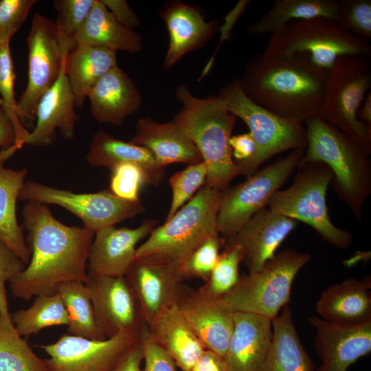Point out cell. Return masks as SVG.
I'll return each mask as SVG.
<instances>
[{
	"instance_id": "1",
	"label": "cell",
	"mask_w": 371,
	"mask_h": 371,
	"mask_svg": "<svg viewBox=\"0 0 371 371\" xmlns=\"http://www.w3.org/2000/svg\"><path fill=\"white\" fill-rule=\"evenodd\" d=\"M29 262L10 282L12 295L28 300L52 295L67 282L85 283L87 259L95 233L58 221L45 204L27 201L22 210Z\"/></svg>"
},
{
	"instance_id": "2",
	"label": "cell",
	"mask_w": 371,
	"mask_h": 371,
	"mask_svg": "<svg viewBox=\"0 0 371 371\" xmlns=\"http://www.w3.org/2000/svg\"><path fill=\"white\" fill-rule=\"evenodd\" d=\"M329 71L304 60L258 54L239 78L254 102L292 122L302 124L318 115Z\"/></svg>"
},
{
	"instance_id": "3",
	"label": "cell",
	"mask_w": 371,
	"mask_h": 371,
	"mask_svg": "<svg viewBox=\"0 0 371 371\" xmlns=\"http://www.w3.org/2000/svg\"><path fill=\"white\" fill-rule=\"evenodd\" d=\"M175 97L181 109L174 122L191 139L207 167L204 186L225 190L237 176L229 139L237 117L225 107L218 95L194 96L184 85H179Z\"/></svg>"
},
{
	"instance_id": "4",
	"label": "cell",
	"mask_w": 371,
	"mask_h": 371,
	"mask_svg": "<svg viewBox=\"0 0 371 371\" xmlns=\"http://www.w3.org/2000/svg\"><path fill=\"white\" fill-rule=\"evenodd\" d=\"M306 148L300 163L321 162L331 170L338 197L361 223L365 202L371 194L369 154L346 133L318 115L306 122Z\"/></svg>"
},
{
	"instance_id": "5",
	"label": "cell",
	"mask_w": 371,
	"mask_h": 371,
	"mask_svg": "<svg viewBox=\"0 0 371 371\" xmlns=\"http://www.w3.org/2000/svg\"><path fill=\"white\" fill-rule=\"evenodd\" d=\"M262 54L298 58L329 71L340 57L371 56V45L335 21L315 17L291 21L271 34Z\"/></svg>"
},
{
	"instance_id": "6",
	"label": "cell",
	"mask_w": 371,
	"mask_h": 371,
	"mask_svg": "<svg viewBox=\"0 0 371 371\" xmlns=\"http://www.w3.org/2000/svg\"><path fill=\"white\" fill-rule=\"evenodd\" d=\"M218 95L229 111L248 126L255 142L252 157L244 161L235 162L238 175L248 178L274 155L287 150L306 149L305 128L251 101L244 93L239 78L223 86Z\"/></svg>"
},
{
	"instance_id": "7",
	"label": "cell",
	"mask_w": 371,
	"mask_h": 371,
	"mask_svg": "<svg viewBox=\"0 0 371 371\" xmlns=\"http://www.w3.org/2000/svg\"><path fill=\"white\" fill-rule=\"evenodd\" d=\"M223 191L203 186L168 221L137 247L135 258L157 255L180 264L201 243L219 234L217 216Z\"/></svg>"
},
{
	"instance_id": "8",
	"label": "cell",
	"mask_w": 371,
	"mask_h": 371,
	"mask_svg": "<svg viewBox=\"0 0 371 371\" xmlns=\"http://www.w3.org/2000/svg\"><path fill=\"white\" fill-rule=\"evenodd\" d=\"M291 186L276 191L267 207L274 213L300 221L311 226L322 239L346 249L353 240L352 234L335 226L326 205V192L333 175L321 162L300 163Z\"/></svg>"
},
{
	"instance_id": "9",
	"label": "cell",
	"mask_w": 371,
	"mask_h": 371,
	"mask_svg": "<svg viewBox=\"0 0 371 371\" xmlns=\"http://www.w3.org/2000/svg\"><path fill=\"white\" fill-rule=\"evenodd\" d=\"M311 260L309 254L283 250L259 271L240 276L236 285L221 300L232 312L252 313L272 320L288 305L294 279Z\"/></svg>"
},
{
	"instance_id": "10",
	"label": "cell",
	"mask_w": 371,
	"mask_h": 371,
	"mask_svg": "<svg viewBox=\"0 0 371 371\" xmlns=\"http://www.w3.org/2000/svg\"><path fill=\"white\" fill-rule=\"evenodd\" d=\"M371 56L340 57L329 71L324 100L318 115L371 153V126L357 117L371 87Z\"/></svg>"
},
{
	"instance_id": "11",
	"label": "cell",
	"mask_w": 371,
	"mask_h": 371,
	"mask_svg": "<svg viewBox=\"0 0 371 371\" xmlns=\"http://www.w3.org/2000/svg\"><path fill=\"white\" fill-rule=\"evenodd\" d=\"M303 149L257 170L240 183L223 191L217 216L218 232L224 239L236 233L256 212L267 206L273 194L280 190L298 168Z\"/></svg>"
},
{
	"instance_id": "12",
	"label": "cell",
	"mask_w": 371,
	"mask_h": 371,
	"mask_svg": "<svg viewBox=\"0 0 371 371\" xmlns=\"http://www.w3.org/2000/svg\"><path fill=\"white\" fill-rule=\"evenodd\" d=\"M19 199L59 205L78 216L83 227L93 232L131 218L144 212L141 201L131 202L109 190L94 193H75L34 181H25Z\"/></svg>"
},
{
	"instance_id": "13",
	"label": "cell",
	"mask_w": 371,
	"mask_h": 371,
	"mask_svg": "<svg viewBox=\"0 0 371 371\" xmlns=\"http://www.w3.org/2000/svg\"><path fill=\"white\" fill-rule=\"evenodd\" d=\"M27 42V82L17 102V115L23 126L35 120L40 98L57 80L69 53L60 45L54 21L38 13L33 16Z\"/></svg>"
},
{
	"instance_id": "14",
	"label": "cell",
	"mask_w": 371,
	"mask_h": 371,
	"mask_svg": "<svg viewBox=\"0 0 371 371\" xmlns=\"http://www.w3.org/2000/svg\"><path fill=\"white\" fill-rule=\"evenodd\" d=\"M140 333L123 332L104 340L65 334L55 343L41 346L49 371H110L139 341Z\"/></svg>"
},
{
	"instance_id": "15",
	"label": "cell",
	"mask_w": 371,
	"mask_h": 371,
	"mask_svg": "<svg viewBox=\"0 0 371 371\" xmlns=\"http://www.w3.org/2000/svg\"><path fill=\"white\" fill-rule=\"evenodd\" d=\"M125 277L147 326L164 311L177 304L186 288L180 265L157 255L135 258Z\"/></svg>"
},
{
	"instance_id": "16",
	"label": "cell",
	"mask_w": 371,
	"mask_h": 371,
	"mask_svg": "<svg viewBox=\"0 0 371 371\" xmlns=\"http://www.w3.org/2000/svg\"><path fill=\"white\" fill-rule=\"evenodd\" d=\"M97 322L106 338L146 327L135 293L125 276L88 275L85 282Z\"/></svg>"
},
{
	"instance_id": "17",
	"label": "cell",
	"mask_w": 371,
	"mask_h": 371,
	"mask_svg": "<svg viewBox=\"0 0 371 371\" xmlns=\"http://www.w3.org/2000/svg\"><path fill=\"white\" fill-rule=\"evenodd\" d=\"M315 328V351L322 365L314 371H347L359 358L371 352V322L344 326L319 317L308 319Z\"/></svg>"
},
{
	"instance_id": "18",
	"label": "cell",
	"mask_w": 371,
	"mask_h": 371,
	"mask_svg": "<svg viewBox=\"0 0 371 371\" xmlns=\"http://www.w3.org/2000/svg\"><path fill=\"white\" fill-rule=\"evenodd\" d=\"M295 220L276 214L267 207L256 212L224 245L238 246L249 273L259 271L295 229Z\"/></svg>"
},
{
	"instance_id": "19",
	"label": "cell",
	"mask_w": 371,
	"mask_h": 371,
	"mask_svg": "<svg viewBox=\"0 0 371 371\" xmlns=\"http://www.w3.org/2000/svg\"><path fill=\"white\" fill-rule=\"evenodd\" d=\"M177 306L205 348L223 357L233 330L234 312L221 297L186 286Z\"/></svg>"
},
{
	"instance_id": "20",
	"label": "cell",
	"mask_w": 371,
	"mask_h": 371,
	"mask_svg": "<svg viewBox=\"0 0 371 371\" xmlns=\"http://www.w3.org/2000/svg\"><path fill=\"white\" fill-rule=\"evenodd\" d=\"M156 223L148 219L135 228L113 225L95 232L88 255V275L125 276L135 258L138 243L150 234Z\"/></svg>"
},
{
	"instance_id": "21",
	"label": "cell",
	"mask_w": 371,
	"mask_h": 371,
	"mask_svg": "<svg viewBox=\"0 0 371 371\" xmlns=\"http://www.w3.org/2000/svg\"><path fill=\"white\" fill-rule=\"evenodd\" d=\"M65 59L57 80L36 105V124L29 132L25 144L49 146L55 142L57 131L67 139H73L76 135L79 117L75 111L74 97L65 74Z\"/></svg>"
},
{
	"instance_id": "22",
	"label": "cell",
	"mask_w": 371,
	"mask_h": 371,
	"mask_svg": "<svg viewBox=\"0 0 371 371\" xmlns=\"http://www.w3.org/2000/svg\"><path fill=\"white\" fill-rule=\"evenodd\" d=\"M234 326L223 356L228 371H260L269 352L272 320L243 312L233 313Z\"/></svg>"
},
{
	"instance_id": "23",
	"label": "cell",
	"mask_w": 371,
	"mask_h": 371,
	"mask_svg": "<svg viewBox=\"0 0 371 371\" xmlns=\"http://www.w3.org/2000/svg\"><path fill=\"white\" fill-rule=\"evenodd\" d=\"M161 15L169 35L164 62L166 70L185 54L203 47L220 28L218 20L206 21L198 9L181 1L168 4Z\"/></svg>"
},
{
	"instance_id": "24",
	"label": "cell",
	"mask_w": 371,
	"mask_h": 371,
	"mask_svg": "<svg viewBox=\"0 0 371 371\" xmlns=\"http://www.w3.org/2000/svg\"><path fill=\"white\" fill-rule=\"evenodd\" d=\"M87 98L93 119L113 125L122 124L127 117L139 109L142 102L134 82L118 65L98 80Z\"/></svg>"
},
{
	"instance_id": "25",
	"label": "cell",
	"mask_w": 371,
	"mask_h": 371,
	"mask_svg": "<svg viewBox=\"0 0 371 371\" xmlns=\"http://www.w3.org/2000/svg\"><path fill=\"white\" fill-rule=\"evenodd\" d=\"M130 142L148 150L162 168L175 163L190 165L203 161L196 146L172 121L159 122L148 116L140 118Z\"/></svg>"
},
{
	"instance_id": "26",
	"label": "cell",
	"mask_w": 371,
	"mask_h": 371,
	"mask_svg": "<svg viewBox=\"0 0 371 371\" xmlns=\"http://www.w3.org/2000/svg\"><path fill=\"white\" fill-rule=\"evenodd\" d=\"M371 278H350L325 289L315 311L321 319L336 324L353 326L371 322Z\"/></svg>"
},
{
	"instance_id": "27",
	"label": "cell",
	"mask_w": 371,
	"mask_h": 371,
	"mask_svg": "<svg viewBox=\"0 0 371 371\" xmlns=\"http://www.w3.org/2000/svg\"><path fill=\"white\" fill-rule=\"evenodd\" d=\"M19 148L14 145L0 150V240L27 265L30 252L22 225L16 218V201L25 182L27 168H6L5 162Z\"/></svg>"
},
{
	"instance_id": "28",
	"label": "cell",
	"mask_w": 371,
	"mask_h": 371,
	"mask_svg": "<svg viewBox=\"0 0 371 371\" xmlns=\"http://www.w3.org/2000/svg\"><path fill=\"white\" fill-rule=\"evenodd\" d=\"M147 327L182 371H190L205 350L177 304L164 311Z\"/></svg>"
},
{
	"instance_id": "29",
	"label": "cell",
	"mask_w": 371,
	"mask_h": 371,
	"mask_svg": "<svg viewBox=\"0 0 371 371\" xmlns=\"http://www.w3.org/2000/svg\"><path fill=\"white\" fill-rule=\"evenodd\" d=\"M86 159L91 166L109 169L121 164L137 165L148 175L151 186H158L165 176V168L157 165L148 150L102 131L93 135Z\"/></svg>"
},
{
	"instance_id": "30",
	"label": "cell",
	"mask_w": 371,
	"mask_h": 371,
	"mask_svg": "<svg viewBox=\"0 0 371 371\" xmlns=\"http://www.w3.org/2000/svg\"><path fill=\"white\" fill-rule=\"evenodd\" d=\"M117 65L116 52L102 47L76 45L65 63L76 106H82L92 87Z\"/></svg>"
},
{
	"instance_id": "31",
	"label": "cell",
	"mask_w": 371,
	"mask_h": 371,
	"mask_svg": "<svg viewBox=\"0 0 371 371\" xmlns=\"http://www.w3.org/2000/svg\"><path fill=\"white\" fill-rule=\"evenodd\" d=\"M75 44L102 47L112 51L138 53L143 48L141 35L120 24L101 2L95 0L93 8Z\"/></svg>"
},
{
	"instance_id": "32",
	"label": "cell",
	"mask_w": 371,
	"mask_h": 371,
	"mask_svg": "<svg viewBox=\"0 0 371 371\" xmlns=\"http://www.w3.org/2000/svg\"><path fill=\"white\" fill-rule=\"evenodd\" d=\"M273 338L260 371H314L315 368L304 349L288 305L272 319Z\"/></svg>"
},
{
	"instance_id": "33",
	"label": "cell",
	"mask_w": 371,
	"mask_h": 371,
	"mask_svg": "<svg viewBox=\"0 0 371 371\" xmlns=\"http://www.w3.org/2000/svg\"><path fill=\"white\" fill-rule=\"evenodd\" d=\"M337 10V0H276L262 16L249 25L247 32L272 34L291 21L315 17L335 21Z\"/></svg>"
},
{
	"instance_id": "34",
	"label": "cell",
	"mask_w": 371,
	"mask_h": 371,
	"mask_svg": "<svg viewBox=\"0 0 371 371\" xmlns=\"http://www.w3.org/2000/svg\"><path fill=\"white\" fill-rule=\"evenodd\" d=\"M56 293L67 313L69 335L92 340L106 339L97 322L85 283L65 282L58 287Z\"/></svg>"
},
{
	"instance_id": "35",
	"label": "cell",
	"mask_w": 371,
	"mask_h": 371,
	"mask_svg": "<svg viewBox=\"0 0 371 371\" xmlns=\"http://www.w3.org/2000/svg\"><path fill=\"white\" fill-rule=\"evenodd\" d=\"M10 318L21 337L36 334L47 327L68 324L65 307L57 293L36 296L29 308L13 313Z\"/></svg>"
},
{
	"instance_id": "36",
	"label": "cell",
	"mask_w": 371,
	"mask_h": 371,
	"mask_svg": "<svg viewBox=\"0 0 371 371\" xmlns=\"http://www.w3.org/2000/svg\"><path fill=\"white\" fill-rule=\"evenodd\" d=\"M0 371H49L45 360L32 350L0 314Z\"/></svg>"
},
{
	"instance_id": "37",
	"label": "cell",
	"mask_w": 371,
	"mask_h": 371,
	"mask_svg": "<svg viewBox=\"0 0 371 371\" xmlns=\"http://www.w3.org/2000/svg\"><path fill=\"white\" fill-rule=\"evenodd\" d=\"M95 0H56L57 12L54 21L60 45L70 52L76 46V38L86 22Z\"/></svg>"
},
{
	"instance_id": "38",
	"label": "cell",
	"mask_w": 371,
	"mask_h": 371,
	"mask_svg": "<svg viewBox=\"0 0 371 371\" xmlns=\"http://www.w3.org/2000/svg\"><path fill=\"white\" fill-rule=\"evenodd\" d=\"M225 249L218 259L205 284L200 287L205 293L221 297L229 293L240 279L239 265L243 260L240 248L236 245H224Z\"/></svg>"
},
{
	"instance_id": "39",
	"label": "cell",
	"mask_w": 371,
	"mask_h": 371,
	"mask_svg": "<svg viewBox=\"0 0 371 371\" xmlns=\"http://www.w3.org/2000/svg\"><path fill=\"white\" fill-rule=\"evenodd\" d=\"M15 73L10 49V42H0V98L3 109L12 120L16 133V145L25 144L29 132L17 115V102L14 94Z\"/></svg>"
},
{
	"instance_id": "40",
	"label": "cell",
	"mask_w": 371,
	"mask_h": 371,
	"mask_svg": "<svg viewBox=\"0 0 371 371\" xmlns=\"http://www.w3.org/2000/svg\"><path fill=\"white\" fill-rule=\"evenodd\" d=\"M207 167L203 161L188 165L169 179L172 200L165 221L170 219L205 184Z\"/></svg>"
},
{
	"instance_id": "41",
	"label": "cell",
	"mask_w": 371,
	"mask_h": 371,
	"mask_svg": "<svg viewBox=\"0 0 371 371\" xmlns=\"http://www.w3.org/2000/svg\"><path fill=\"white\" fill-rule=\"evenodd\" d=\"M335 21L344 29L370 44L371 41V1L337 0Z\"/></svg>"
},
{
	"instance_id": "42",
	"label": "cell",
	"mask_w": 371,
	"mask_h": 371,
	"mask_svg": "<svg viewBox=\"0 0 371 371\" xmlns=\"http://www.w3.org/2000/svg\"><path fill=\"white\" fill-rule=\"evenodd\" d=\"M225 239L216 234L210 236L196 247L179 265L183 276L198 278L205 282L214 267L220 249Z\"/></svg>"
},
{
	"instance_id": "43",
	"label": "cell",
	"mask_w": 371,
	"mask_h": 371,
	"mask_svg": "<svg viewBox=\"0 0 371 371\" xmlns=\"http://www.w3.org/2000/svg\"><path fill=\"white\" fill-rule=\"evenodd\" d=\"M111 170L109 190L125 201H140L139 191L143 186L150 185L145 170L133 164H121Z\"/></svg>"
},
{
	"instance_id": "44",
	"label": "cell",
	"mask_w": 371,
	"mask_h": 371,
	"mask_svg": "<svg viewBox=\"0 0 371 371\" xmlns=\"http://www.w3.org/2000/svg\"><path fill=\"white\" fill-rule=\"evenodd\" d=\"M37 2V0H0V42L10 41Z\"/></svg>"
},
{
	"instance_id": "45",
	"label": "cell",
	"mask_w": 371,
	"mask_h": 371,
	"mask_svg": "<svg viewBox=\"0 0 371 371\" xmlns=\"http://www.w3.org/2000/svg\"><path fill=\"white\" fill-rule=\"evenodd\" d=\"M25 264L0 240V314L6 324H12L5 284L23 270Z\"/></svg>"
},
{
	"instance_id": "46",
	"label": "cell",
	"mask_w": 371,
	"mask_h": 371,
	"mask_svg": "<svg viewBox=\"0 0 371 371\" xmlns=\"http://www.w3.org/2000/svg\"><path fill=\"white\" fill-rule=\"evenodd\" d=\"M144 354V366L141 371H177L174 361L149 333L145 327L140 335Z\"/></svg>"
},
{
	"instance_id": "47",
	"label": "cell",
	"mask_w": 371,
	"mask_h": 371,
	"mask_svg": "<svg viewBox=\"0 0 371 371\" xmlns=\"http://www.w3.org/2000/svg\"><path fill=\"white\" fill-rule=\"evenodd\" d=\"M113 17L124 27L133 30L140 25L137 14L125 0H100Z\"/></svg>"
},
{
	"instance_id": "48",
	"label": "cell",
	"mask_w": 371,
	"mask_h": 371,
	"mask_svg": "<svg viewBox=\"0 0 371 371\" xmlns=\"http://www.w3.org/2000/svg\"><path fill=\"white\" fill-rule=\"evenodd\" d=\"M249 3V1H240L232 9V10H231L226 16L225 19V23H223V25L221 27L222 36L217 46L218 47L215 51L214 55L212 56V58L205 67L200 78H203L210 70L211 67H212V63L214 62L216 52L218 49L220 45L223 42V41L229 40L230 38V37L232 36V32L235 23L238 21L239 16L243 14V11L245 10L246 6Z\"/></svg>"
},
{
	"instance_id": "49",
	"label": "cell",
	"mask_w": 371,
	"mask_h": 371,
	"mask_svg": "<svg viewBox=\"0 0 371 371\" xmlns=\"http://www.w3.org/2000/svg\"><path fill=\"white\" fill-rule=\"evenodd\" d=\"M233 159L235 162L244 161L252 157L256 145L249 133L232 135L229 139Z\"/></svg>"
},
{
	"instance_id": "50",
	"label": "cell",
	"mask_w": 371,
	"mask_h": 371,
	"mask_svg": "<svg viewBox=\"0 0 371 371\" xmlns=\"http://www.w3.org/2000/svg\"><path fill=\"white\" fill-rule=\"evenodd\" d=\"M190 371H228L223 356L205 349Z\"/></svg>"
},
{
	"instance_id": "51",
	"label": "cell",
	"mask_w": 371,
	"mask_h": 371,
	"mask_svg": "<svg viewBox=\"0 0 371 371\" xmlns=\"http://www.w3.org/2000/svg\"><path fill=\"white\" fill-rule=\"evenodd\" d=\"M144 360L140 339L110 371H141Z\"/></svg>"
},
{
	"instance_id": "52",
	"label": "cell",
	"mask_w": 371,
	"mask_h": 371,
	"mask_svg": "<svg viewBox=\"0 0 371 371\" xmlns=\"http://www.w3.org/2000/svg\"><path fill=\"white\" fill-rule=\"evenodd\" d=\"M14 145L17 146L14 126L3 108L0 107V148L5 149Z\"/></svg>"
},
{
	"instance_id": "53",
	"label": "cell",
	"mask_w": 371,
	"mask_h": 371,
	"mask_svg": "<svg viewBox=\"0 0 371 371\" xmlns=\"http://www.w3.org/2000/svg\"><path fill=\"white\" fill-rule=\"evenodd\" d=\"M358 119L371 126V91H370L364 98L357 112Z\"/></svg>"
},
{
	"instance_id": "54",
	"label": "cell",
	"mask_w": 371,
	"mask_h": 371,
	"mask_svg": "<svg viewBox=\"0 0 371 371\" xmlns=\"http://www.w3.org/2000/svg\"><path fill=\"white\" fill-rule=\"evenodd\" d=\"M363 253L364 252L362 253V252L358 251V253H357V254L355 256H354V257H352V258H351L349 260L346 261V265L352 266L355 263L358 262V261L359 260L362 259L361 256L363 254Z\"/></svg>"
},
{
	"instance_id": "55",
	"label": "cell",
	"mask_w": 371,
	"mask_h": 371,
	"mask_svg": "<svg viewBox=\"0 0 371 371\" xmlns=\"http://www.w3.org/2000/svg\"><path fill=\"white\" fill-rule=\"evenodd\" d=\"M0 107H1V108L3 107V102L2 100L1 99V98H0Z\"/></svg>"
}]
</instances>
